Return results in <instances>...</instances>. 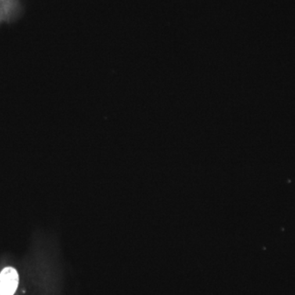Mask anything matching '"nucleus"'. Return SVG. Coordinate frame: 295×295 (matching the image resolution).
<instances>
[{
	"mask_svg": "<svg viewBox=\"0 0 295 295\" xmlns=\"http://www.w3.org/2000/svg\"><path fill=\"white\" fill-rule=\"evenodd\" d=\"M19 283V275L13 267H5L0 272V295H13Z\"/></svg>",
	"mask_w": 295,
	"mask_h": 295,
	"instance_id": "obj_1",
	"label": "nucleus"
},
{
	"mask_svg": "<svg viewBox=\"0 0 295 295\" xmlns=\"http://www.w3.org/2000/svg\"><path fill=\"white\" fill-rule=\"evenodd\" d=\"M12 4L13 0H0V22L12 16Z\"/></svg>",
	"mask_w": 295,
	"mask_h": 295,
	"instance_id": "obj_2",
	"label": "nucleus"
}]
</instances>
